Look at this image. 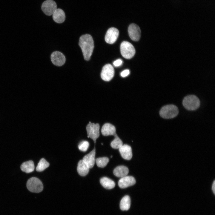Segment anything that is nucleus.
<instances>
[{"mask_svg":"<svg viewBox=\"0 0 215 215\" xmlns=\"http://www.w3.org/2000/svg\"><path fill=\"white\" fill-rule=\"evenodd\" d=\"M79 44L82 49L84 59L89 60L94 47L92 37L89 34L82 35L79 38Z\"/></svg>","mask_w":215,"mask_h":215,"instance_id":"1","label":"nucleus"},{"mask_svg":"<svg viewBox=\"0 0 215 215\" xmlns=\"http://www.w3.org/2000/svg\"><path fill=\"white\" fill-rule=\"evenodd\" d=\"M177 107L173 105H168L162 107L159 111V115L162 118L170 119L176 117L178 114Z\"/></svg>","mask_w":215,"mask_h":215,"instance_id":"2","label":"nucleus"},{"mask_svg":"<svg viewBox=\"0 0 215 215\" xmlns=\"http://www.w3.org/2000/svg\"><path fill=\"white\" fill-rule=\"evenodd\" d=\"M184 108L189 110H194L197 109L200 105V101L198 97L194 95L185 96L182 101Z\"/></svg>","mask_w":215,"mask_h":215,"instance_id":"3","label":"nucleus"},{"mask_svg":"<svg viewBox=\"0 0 215 215\" xmlns=\"http://www.w3.org/2000/svg\"><path fill=\"white\" fill-rule=\"evenodd\" d=\"M120 49L122 55L126 59L131 58L135 53V50L134 46L127 41H123L121 43Z\"/></svg>","mask_w":215,"mask_h":215,"instance_id":"4","label":"nucleus"},{"mask_svg":"<svg viewBox=\"0 0 215 215\" xmlns=\"http://www.w3.org/2000/svg\"><path fill=\"white\" fill-rule=\"evenodd\" d=\"M27 187L30 191L36 193L41 192L43 188L42 182L39 179L36 177H31L28 180Z\"/></svg>","mask_w":215,"mask_h":215,"instance_id":"5","label":"nucleus"},{"mask_svg":"<svg viewBox=\"0 0 215 215\" xmlns=\"http://www.w3.org/2000/svg\"><path fill=\"white\" fill-rule=\"evenodd\" d=\"M100 125L98 123H94L90 122L86 126L87 137L93 140L95 144L96 139L99 137Z\"/></svg>","mask_w":215,"mask_h":215,"instance_id":"6","label":"nucleus"},{"mask_svg":"<svg viewBox=\"0 0 215 215\" xmlns=\"http://www.w3.org/2000/svg\"><path fill=\"white\" fill-rule=\"evenodd\" d=\"M114 70L113 66L110 64H107L102 68L101 76L102 80L105 81H110L113 77Z\"/></svg>","mask_w":215,"mask_h":215,"instance_id":"7","label":"nucleus"},{"mask_svg":"<svg viewBox=\"0 0 215 215\" xmlns=\"http://www.w3.org/2000/svg\"><path fill=\"white\" fill-rule=\"evenodd\" d=\"M42 9L43 12L46 15H52L57 9L56 3L52 0H47L42 3Z\"/></svg>","mask_w":215,"mask_h":215,"instance_id":"8","label":"nucleus"},{"mask_svg":"<svg viewBox=\"0 0 215 215\" xmlns=\"http://www.w3.org/2000/svg\"><path fill=\"white\" fill-rule=\"evenodd\" d=\"M128 32L130 37L132 40L137 41L139 40L141 31L138 25L135 24H130L128 28Z\"/></svg>","mask_w":215,"mask_h":215,"instance_id":"9","label":"nucleus"},{"mask_svg":"<svg viewBox=\"0 0 215 215\" xmlns=\"http://www.w3.org/2000/svg\"><path fill=\"white\" fill-rule=\"evenodd\" d=\"M51 59L52 63L58 66L63 65L66 61L65 57L64 54L58 51L54 52L51 54Z\"/></svg>","mask_w":215,"mask_h":215,"instance_id":"10","label":"nucleus"},{"mask_svg":"<svg viewBox=\"0 0 215 215\" xmlns=\"http://www.w3.org/2000/svg\"><path fill=\"white\" fill-rule=\"evenodd\" d=\"M119 35V31L116 28L111 27L107 31L105 37V42L108 43L112 44L116 40Z\"/></svg>","mask_w":215,"mask_h":215,"instance_id":"11","label":"nucleus"},{"mask_svg":"<svg viewBox=\"0 0 215 215\" xmlns=\"http://www.w3.org/2000/svg\"><path fill=\"white\" fill-rule=\"evenodd\" d=\"M136 180L133 177L131 176H126L121 178L119 181L118 185L119 187L124 188L134 185Z\"/></svg>","mask_w":215,"mask_h":215,"instance_id":"12","label":"nucleus"},{"mask_svg":"<svg viewBox=\"0 0 215 215\" xmlns=\"http://www.w3.org/2000/svg\"><path fill=\"white\" fill-rule=\"evenodd\" d=\"M96 149H94L89 153L85 156L82 159L89 168H92L95 162Z\"/></svg>","mask_w":215,"mask_h":215,"instance_id":"13","label":"nucleus"},{"mask_svg":"<svg viewBox=\"0 0 215 215\" xmlns=\"http://www.w3.org/2000/svg\"><path fill=\"white\" fill-rule=\"evenodd\" d=\"M122 157L124 159L130 160L132 157V153L131 147L128 145H122L119 149Z\"/></svg>","mask_w":215,"mask_h":215,"instance_id":"14","label":"nucleus"},{"mask_svg":"<svg viewBox=\"0 0 215 215\" xmlns=\"http://www.w3.org/2000/svg\"><path fill=\"white\" fill-rule=\"evenodd\" d=\"M101 133L104 136H114L116 133L115 127L109 123H106L102 126L101 129Z\"/></svg>","mask_w":215,"mask_h":215,"instance_id":"15","label":"nucleus"},{"mask_svg":"<svg viewBox=\"0 0 215 215\" xmlns=\"http://www.w3.org/2000/svg\"><path fill=\"white\" fill-rule=\"evenodd\" d=\"M52 15L53 20L56 23H61L65 21V15L64 12L61 9H57Z\"/></svg>","mask_w":215,"mask_h":215,"instance_id":"16","label":"nucleus"},{"mask_svg":"<svg viewBox=\"0 0 215 215\" xmlns=\"http://www.w3.org/2000/svg\"><path fill=\"white\" fill-rule=\"evenodd\" d=\"M89 169L88 166L82 160H81L79 162L77 171L80 176H86L89 173Z\"/></svg>","mask_w":215,"mask_h":215,"instance_id":"17","label":"nucleus"},{"mask_svg":"<svg viewBox=\"0 0 215 215\" xmlns=\"http://www.w3.org/2000/svg\"><path fill=\"white\" fill-rule=\"evenodd\" d=\"M129 172L127 167L123 166H119L116 167L113 170L114 174L118 177H123L127 176Z\"/></svg>","mask_w":215,"mask_h":215,"instance_id":"18","label":"nucleus"},{"mask_svg":"<svg viewBox=\"0 0 215 215\" xmlns=\"http://www.w3.org/2000/svg\"><path fill=\"white\" fill-rule=\"evenodd\" d=\"M34 162L32 160L24 162L22 163L21 166V170L27 173L33 172L34 170Z\"/></svg>","mask_w":215,"mask_h":215,"instance_id":"19","label":"nucleus"},{"mask_svg":"<svg viewBox=\"0 0 215 215\" xmlns=\"http://www.w3.org/2000/svg\"><path fill=\"white\" fill-rule=\"evenodd\" d=\"M100 183L103 187L108 189L113 188L115 185L113 181L107 177L102 178L100 179Z\"/></svg>","mask_w":215,"mask_h":215,"instance_id":"20","label":"nucleus"},{"mask_svg":"<svg viewBox=\"0 0 215 215\" xmlns=\"http://www.w3.org/2000/svg\"><path fill=\"white\" fill-rule=\"evenodd\" d=\"M130 205V197L126 195L121 199L120 204V209L122 211H127L129 209Z\"/></svg>","mask_w":215,"mask_h":215,"instance_id":"21","label":"nucleus"},{"mask_svg":"<svg viewBox=\"0 0 215 215\" xmlns=\"http://www.w3.org/2000/svg\"><path fill=\"white\" fill-rule=\"evenodd\" d=\"M50 165L48 162L44 158H42L39 162L36 168V171L41 172L48 168Z\"/></svg>","mask_w":215,"mask_h":215,"instance_id":"22","label":"nucleus"},{"mask_svg":"<svg viewBox=\"0 0 215 215\" xmlns=\"http://www.w3.org/2000/svg\"><path fill=\"white\" fill-rule=\"evenodd\" d=\"M114 136V139L111 142L110 146L114 149H119L123 145L122 142L116 133Z\"/></svg>","mask_w":215,"mask_h":215,"instance_id":"23","label":"nucleus"},{"mask_svg":"<svg viewBox=\"0 0 215 215\" xmlns=\"http://www.w3.org/2000/svg\"><path fill=\"white\" fill-rule=\"evenodd\" d=\"M109 160V159L107 157H102L96 159L95 162L98 167L103 168L106 166Z\"/></svg>","mask_w":215,"mask_h":215,"instance_id":"24","label":"nucleus"},{"mask_svg":"<svg viewBox=\"0 0 215 215\" xmlns=\"http://www.w3.org/2000/svg\"><path fill=\"white\" fill-rule=\"evenodd\" d=\"M89 146V143L87 141L81 142L78 145L79 149L83 152L86 151Z\"/></svg>","mask_w":215,"mask_h":215,"instance_id":"25","label":"nucleus"},{"mask_svg":"<svg viewBox=\"0 0 215 215\" xmlns=\"http://www.w3.org/2000/svg\"><path fill=\"white\" fill-rule=\"evenodd\" d=\"M122 63V61L121 59H118L113 62V64L116 67H118L120 66Z\"/></svg>","mask_w":215,"mask_h":215,"instance_id":"26","label":"nucleus"},{"mask_svg":"<svg viewBox=\"0 0 215 215\" xmlns=\"http://www.w3.org/2000/svg\"><path fill=\"white\" fill-rule=\"evenodd\" d=\"M130 73V71L129 70H125L122 71L121 73V75L122 77H125L127 76Z\"/></svg>","mask_w":215,"mask_h":215,"instance_id":"27","label":"nucleus"},{"mask_svg":"<svg viewBox=\"0 0 215 215\" xmlns=\"http://www.w3.org/2000/svg\"><path fill=\"white\" fill-rule=\"evenodd\" d=\"M215 180H214L213 182L212 186V190L213 191V192L214 194L215 195Z\"/></svg>","mask_w":215,"mask_h":215,"instance_id":"28","label":"nucleus"},{"mask_svg":"<svg viewBox=\"0 0 215 215\" xmlns=\"http://www.w3.org/2000/svg\"><path fill=\"white\" fill-rule=\"evenodd\" d=\"M112 157V156H111V157Z\"/></svg>","mask_w":215,"mask_h":215,"instance_id":"29","label":"nucleus"}]
</instances>
